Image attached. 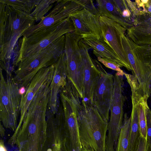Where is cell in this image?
I'll list each match as a JSON object with an SVG mask.
<instances>
[{"instance_id": "10", "label": "cell", "mask_w": 151, "mask_h": 151, "mask_svg": "<svg viewBox=\"0 0 151 151\" xmlns=\"http://www.w3.org/2000/svg\"><path fill=\"white\" fill-rule=\"evenodd\" d=\"M84 8L77 0H58L47 15L38 24L27 29L22 36L27 37L43 32L60 24L70 15Z\"/></svg>"}, {"instance_id": "15", "label": "cell", "mask_w": 151, "mask_h": 151, "mask_svg": "<svg viewBox=\"0 0 151 151\" xmlns=\"http://www.w3.org/2000/svg\"><path fill=\"white\" fill-rule=\"evenodd\" d=\"M134 16L126 36L137 45L151 46V14L139 10Z\"/></svg>"}, {"instance_id": "8", "label": "cell", "mask_w": 151, "mask_h": 151, "mask_svg": "<svg viewBox=\"0 0 151 151\" xmlns=\"http://www.w3.org/2000/svg\"><path fill=\"white\" fill-rule=\"evenodd\" d=\"M123 76L116 73L114 76V88L110 110L111 114L108 122L106 140V151H115L123 124V106L126 99L123 94Z\"/></svg>"}, {"instance_id": "17", "label": "cell", "mask_w": 151, "mask_h": 151, "mask_svg": "<svg viewBox=\"0 0 151 151\" xmlns=\"http://www.w3.org/2000/svg\"><path fill=\"white\" fill-rule=\"evenodd\" d=\"M67 82L66 58L64 52L55 64L54 75L50 84V97L48 109L55 114L60 103L58 95Z\"/></svg>"}, {"instance_id": "14", "label": "cell", "mask_w": 151, "mask_h": 151, "mask_svg": "<svg viewBox=\"0 0 151 151\" xmlns=\"http://www.w3.org/2000/svg\"><path fill=\"white\" fill-rule=\"evenodd\" d=\"M99 16L85 8L70 15L74 28V32L82 39H103Z\"/></svg>"}, {"instance_id": "20", "label": "cell", "mask_w": 151, "mask_h": 151, "mask_svg": "<svg viewBox=\"0 0 151 151\" xmlns=\"http://www.w3.org/2000/svg\"><path fill=\"white\" fill-rule=\"evenodd\" d=\"M96 1L100 16L114 20L127 30L131 26L123 17L115 0H97Z\"/></svg>"}, {"instance_id": "19", "label": "cell", "mask_w": 151, "mask_h": 151, "mask_svg": "<svg viewBox=\"0 0 151 151\" xmlns=\"http://www.w3.org/2000/svg\"><path fill=\"white\" fill-rule=\"evenodd\" d=\"M84 43L93 49V53L97 57L106 59L118 64L122 68L123 66L118 57L112 48L104 39H82Z\"/></svg>"}, {"instance_id": "23", "label": "cell", "mask_w": 151, "mask_h": 151, "mask_svg": "<svg viewBox=\"0 0 151 151\" xmlns=\"http://www.w3.org/2000/svg\"><path fill=\"white\" fill-rule=\"evenodd\" d=\"M131 121V117H128L127 114L125 113L115 151H128Z\"/></svg>"}, {"instance_id": "27", "label": "cell", "mask_w": 151, "mask_h": 151, "mask_svg": "<svg viewBox=\"0 0 151 151\" xmlns=\"http://www.w3.org/2000/svg\"><path fill=\"white\" fill-rule=\"evenodd\" d=\"M147 132L146 139L148 147L151 151V110L149 107L147 109Z\"/></svg>"}, {"instance_id": "4", "label": "cell", "mask_w": 151, "mask_h": 151, "mask_svg": "<svg viewBox=\"0 0 151 151\" xmlns=\"http://www.w3.org/2000/svg\"><path fill=\"white\" fill-rule=\"evenodd\" d=\"M121 38L132 68V75H127L141 95L148 99L151 94V46L137 45L125 35Z\"/></svg>"}, {"instance_id": "26", "label": "cell", "mask_w": 151, "mask_h": 151, "mask_svg": "<svg viewBox=\"0 0 151 151\" xmlns=\"http://www.w3.org/2000/svg\"><path fill=\"white\" fill-rule=\"evenodd\" d=\"M97 59L106 68L116 71V73L118 75L123 76L124 75V72L120 68V66L116 63L99 57H97Z\"/></svg>"}, {"instance_id": "13", "label": "cell", "mask_w": 151, "mask_h": 151, "mask_svg": "<svg viewBox=\"0 0 151 151\" xmlns=\"http://www.w3.org/2000/svg\"><path fill=\"white\" fill-rule=\"evenodd\" d=\"M99 22L103 39L116 54L123 67L128 70L132 68L123 47L121 36L126 29L117 22L107 17L100 16Z\"/></svg>"}, {"instance_id": "18", "label": "cell", "mask_w": 151, "mask_h": 151, "mask_svg": "<svg viewBox=\"0 0 151 151\" xmlns=\"http://www.w3.org/2000/svg\"><path fill=\"white\" fill-rule=\"evenodd\" d=\"M66 144L68 151H80L82 146L79 132L76 109L69 107L64 110Z\"/></svg>"}, {"instance_id": "29", "label": "cell", "mask_w": 151, "mask_h": 151, "mask_svg": "<svg viewBox=\"0 0 151 151\" xmlns=\"http://www.w3.org/2000/svg\"><path fill=\"white\" fill-rule=\"evenodd\" d=\"M137 151H150L146 142V139L140 136Z\"/></svg>"}, {"instance_id": "6", "label": "cell", "mask_w": 151, "mask_h": 151, "mask_svg": "<svg viewBox=\"0 0 151 151\" xmlns=\"http://www.w3.org/2000/svg\"><path fill=\"white\" fill-rule=\"evenodd\" d=\"M74 31L73 23L69 17L43 32L27 37H23L19 40L14 64L17 66L21 61L46 47L62 36Z\"/></svg>"}, {"instance_id": "9", "label": "cell", "mask_w": 151, "mask_h": 151, "mask_svg": "<svg viewBox=\"0 0 151 151\" xmlns=\"http://www.w3.org/2000/svg\"><path fill=\"white\" fill-rule=\"evenodd\" d=\"M64 52L66 58L67 78L82 99L83 71L78 42L82 37L74 32L65 35Z\"/></svg>"}, {"instance_id": "1", "label": "cell", "mask_w": 151, "mask_h": 151, "mask_svg": "<svg viewBox=\"0 0 151 151\" xmlns=\"http://www.w3.org/2000/svg\"><path fill=\"white\" fill-rule=\"evenodd\" d=\"M35 22L30 14L0 1V61L2 69L10 62L19 39Z\"/></svg>"}, {"instance_id": "31", "label": "cell", "mask_w": 151, "mask_h": 151, "mask_svg": "<svg viewBox=\"0 0 151 151\" xmlns=\"http://www.w3.org/2000/svg\"><path fill=\"white\" fill-rule=\"evenodd\" d=\"M80 151H94L93 150L89 149H87L85 147H82V148Z\"/></svg>"}, {"instance_id": "22", "label": "cell", "mask_w": 151, "mask_h": 151, "mask_svg": "<svg viewBox=\"0 0 151 151\" xmlns=\"http://www.w3.org/2000/svg\"><path fill=\"white\" fill-rule=\"evenodd\" d=\"M64 132L56 129L48 132L42 149L47 151H68Z\"/></svg>"}, {"instance_id": "7", "label": "cell", "mask_w": 151, "mask_h": 151, "mask_svg": "<svg viewBox=\"0 0 151 151\" xmlns=\"http://www.w3.org/2000/svg\"><path fill=\"white\" fill-rule=\"evenodd\" d=\"M5 70V78L0 68V118L4 127L15 129L20 115L22 95L11 73L8 69Z\"/></svg>"}, {"instance_id": "21", "label": "cell", "mask_w": 151, "mask_h": 151, "mask_svg": "<svg viewBox=\"0 0 151 151\" xmlns=\"http://www.w3.org/2000/svg\"><path fill=\"white\" fill-rule=\"evenodd\" d=\"M132 109L130 116L131 127L129 134L128 151H137L141 136L139 125L138 111L137 101L131 97Z\"/></svg>"}, {"instance_id": "25", "label": "cell", "mask_w": 151, "mask_h": 151, "mask_svg": "<svg viewBox=\"0 0 151 151\" xmlns=\"http://www.w3.org/2000/svg\"><path fill=\"white\" fill-rule=\"evenodd\" d=\"M58 1L57 0H41L30 15L35 18L36 22L40 21Z\"/></svg>"}, {"instance_id": "3", "label": "cell", "mask_w": 151, "mask_h": 151, "mask_svg": "<svg viewBox=\"0 0 151 151\" xmlns=\"http://www.w3.org/2000/svg\"><path fill=\"white\" fill-rule=\"evenodd\" d=\"M77 119L82 147L94 151H106L108 123L101 117L95 106L82 104L76 101Z\"/></svg>"}, {"instance_id": "11", "label": "cell", "mask_w": 151, "mask_h": 151, "mask_svg": "<svg viewBox=\"0 0 151 151\" xmlns=\"http://www.w3.org/2000/svg\"><path fill=\"white\" fill-rule=\"evenodd\" d=\"M93 61L99 72L94 90V104L102 118L108 123L114 88V76L107 73L97 60L93 59Z\"/></svg>"}, {"instance_id": "16", "label": "cell", "mask_w": 151, "mask_h": 151, "mask_svg": "<svg viewBox=\"0 0 151 151\" xmlns=\"http://www.w3.org/2000/svg\"><path fill=\"white\" fill-rule=\"evenodd\" d=\"M55 64L41 69L36 75L27 87L25 93L22 95L19 123L17 129L22 124L29 105L41 87L54 74Z\"/></svg>"}, {"instance_id": "30", "label": "cell", "mask_w": 151, "mask_h": 151, "mask_svg": "<svg viewBox=\"0 0 151 151\" xmlns=\"http://www.w3.org/2000/svg\"><path fill=\"white\" fill-rule=\"evenodd\" d=\"M138 6L143 8V10H142L151 14V0H148L147 2L145 4L139 0L138 2Z\"/></svg>"}, {"instance_id": "24", "label": "cell", "mask_w": 151, "mask_h": 151, "mask_svg": "<svg viewBox=\"0 0 151 151\" xmlns=\"http://www.w3.org/2000/svg\"><path fill=\"white\" fill-rule=\"evenodd\" d=\"M41 0H0L14 9L31 14Z\"/></svg>"}, {"instance_id": "28", "label": "cell", "mask_w": 151, "mask_h": 151, "mask_svg": "<svg viewBox=\"0 0 151 151\" xmlns=\"http://www.w3.org/2000/svg\"><path fill=\"white\" fill-rule=\"evenodd\" d=\"M77 2L83 6L84 8L92 14L100 16L97 8L94 6L92 0H77Z\"/></svg>"}, {"instance_id": "5", "label": "cell", "mask_w": 151, "mask_h": 151, "mask_svg": "<svg viewBox=\"0 0 151 151\" xmlns=\"http://www.w3.org/2000/svg\"><path fill=\"white\" fill-rule=\"evenodd\" d=\"M65 43V35L46 47L20 62L13 76L19 88L24 87L26 90L41 69L54 64L64 52Z\"/></svg>"}, {"instance_id": "32", "label": "cell", "mask_w": 151, "mask_h": 151, "mask_svg": "<svg viewBox=\"0 0 151 151\" xmlns=\"http://www.w3.org/2000/svg\"><path fill=\"white\" fill-rule=\"evenodd\" d=\"M0 151H6L4 147L1 144L0 146Z\"/></svg>"}, {"instance_id": "2", "label": "cell", "mask_w": 151, "mask_h": 151, "mask_svg": "<svg viewBox=\"0 0 151 151\" xmlns=\"http://www.w3.org/2000/svg\"><path fill=\"white\" fill-rule=\"evenodd\" d=\"M47 108L48 103L44 100L36 98L31 102L21 126L16 130L19 131L17 139L19 151H42L44 144L40 141V134L47 133L41 132L47 130Z\"/></svg>"}, {"instance_id": "12", "label": "cell", "mask_w": 151, "mask_h": 151, "mask_svg": "<svg viewBox=\"0 0 151 151\" xmlns=\"http://www.w3.org/2000/svg\"><path fill=\"white\" fill-rule=\"evenodd\" d=\"M78 45L83 71L81 103L84 106H95L94 92L99 72L89 54L88 50L91 48L84 43L82 39L79 41Z\"/></svg>"}]
</instances>
